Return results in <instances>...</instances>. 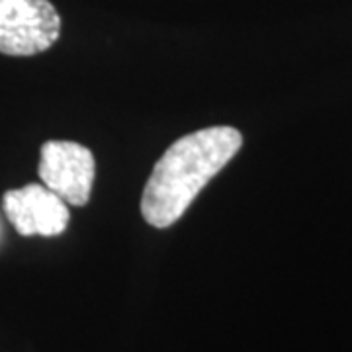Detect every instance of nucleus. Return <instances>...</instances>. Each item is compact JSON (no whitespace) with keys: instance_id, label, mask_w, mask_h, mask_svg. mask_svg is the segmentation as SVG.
<instances>
[{"instance_id":"obj_1","label":"nucleus","mask_w":352,"mask_h":352,"mask_svg":"<svg viewBox=\"0 0 352 352\" xmlns=\"http://www.w3.org/2000/svg\"><path fill=\"white\" fill-rule=\"evenodd\" d=\"M241 145V131L229 126L206 127L176 139L155 163L143 188V219L157 229L175 226Z\"/></svg>"},{"instance_id":"obj_2","label":"nucleus","mask_w":352,"mask_h":352,"mask_svg":"<svg viewBox=\"0 0 352 352\" xmlns=\"http://www.w3.org/2000/svg\"><path fill=\"white\" fill-rule=\"evenodd\" d=\"M61 16L50 0H0V53L32 57L59 39Z\"/></svg>"},{"instance_id":"obj_3","label":"nucleus","mask_w":352,"mask_h":352,"mask_svg":"<svg viewBox=\"0 0 352 352\" xmlns=\"http://www.w3.org/2000/svg\"><path fill=\"white\" fill-rule=\"evenodd\" d=\"M38 175L43 186L55 192L61 200L82 208L90 200L94 184V155L85 145L73 141H47L41 145Z\"/></svg>"},{"instance_id":"obj_4","label":"nucleus","mask_w":352,"mask_h":352,"mask_svg":"<svg viewBox=\"0 0 352 352\" xmlns=\"http://www.w3.org/2000/svg\"><path fill=\"white\" fill-rule=\"evenodd\" d=\"M4 212L14 229L24 235H61L69 223V208L55 192L43 184H28L4 194Z\"/></svg>"}]
</instances>
